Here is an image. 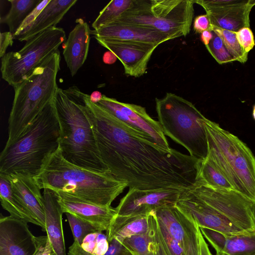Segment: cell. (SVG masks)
Masks as SVG:
<instances>
[{
    "instance_id": "6da1fadb",
    "label": "cell",
    "mask_w": 255,
    "mask_h": 255,
    "mask_svg": "<svg viewBox=\"0 0 255 255\" xmlns=\"http://www.w3.org/2000/svg\"><path fill=\"white\" fill-rule=\"evenodd\" d=\"M84 98L94 119L97 147L106 172L129 189H182L196 181L197 159L174 149L167 152L149 135Z\"/></svg>"
},
{
    "instance_id": "7a4b0ae2",
    "label": "cell",
    "mask_w": 255,
    "mask_h": 255,
    "mask_svg": "<svg viewBox=\"0 0 255 255\" xmlns=\"http://www.w3.org/2000/svg\"><path fill=\"white\" fill-rule=\"evenodd\" d=\"M253 203L234 190L215 189L195 182L181 190L175 206L199 228L237 235L255 233Z\"/></svg>"
},
{
    "instance_id": "3957f363",
    "label": "cell",
    "mask_w": 255,
    "mask_h": 255,
    "mask_svg": "<svg viewBox=\"0 0 255 255\" xmlns=\"http://www.w3.org/2000/svg\"><path fill=\"white\" fill-rule=\"evenodd\" d=\"M84 94L76 86L57 90L54 101L59 126V147L69 162L105 172L97 147L94 119Z\"/></svg>"
},
{
    "instance_id": "277c9868",
    "label": "cell",
    "mask_w": 255,
    "mask_h": 255,
    "mask_svg": "<svg viewBox=\"0 0 255 255\" xmlns=\"http://www.w3.org/2000/svg\"><path fill=\"white\" fill-rule=\"evenodd\" d=\"M35 182L48 189L102 206H111L128 187L108 172L85 169L67 160L60 147L46 160Z\"/></svg>"
},
{
    "instance_id": "5b68a950",
    "label": "cell",
    "mask_w": 255,
    "mask_h": 255,
    "mask_svg": "<svg viewBox=\"0 0 255 255\" xmlns=\"http://www.w3.org/2000/svg\"><path fill=\"white\" fill-rule=\"evenodd\" d=\"M59 136L53 99L14 142L4 146L0 154V174L35 181L47 159L59 147Z\"/></svg>"
},
{
    "instance_id": "8992f818",
    "label": "cell",
    "mask_w": 255,
    "mask_h": 255,
    "mask_svg": "<svg viewBox=\"0 0 255 255\" xmlns=\"http://www.w3.org/2000/svg\"><path fill=\"white\" fill-rule=\"evenodd\" d=\"M60 60V51L57 50L13 88L14 96L8 118V138L5 146L14 142L54 99L58 88L56 77Z\"/></svg>"
},
{
    "instance_id": "52a82bcc",
    "label": "cell",
    "mask_w": 255,
    "mask_h": 255,
    "mask_svg": "<svg viewBox=\"0 0 255 255\" xmlns=\"http://www.w3.org/2000/svg\"><path fill=\"white\" fill-rule=\"evenodd\" d=\"M207 156L219 167L237 193L255 203V156L237 136L205 118Z\"/></svg>"
},
{
    "instance_id": "ba28073f",
    "label": "cell",
    "mask_w": 255,
    "mask_h": 255,
    "mask_svg": "<svg viewBox=\"0 0 255 255\" xmlns=\"http://www.w3.org/2000/svg\"><path fill=\"white\" fill-rule=\"evenodd\" d=\"M158 122L165 135L184 147L197 159L208 153L205 118L191 102L174 93L155 99Z\"/></svg>"
},
{
    "instance_id": "9c48e42d",
    "label": "cell",
    "mask_w": 255,
    "mask_h": 255,
    "mask_svg": "<svg viewBox=\"0 0 255 255\" xmlns=\"http://www.w3.org/2000/svg\"><path fill=\"white\" fill-rule=\"evenodd\" d=\"M194 3V0H134L113 22L151 28L172 40L190 33Z\"/></svg>"
},
{
    "instance_id": "30bf717a",
    "label": "cell",
    "mask_w": 255,
    "mask_h": 255,
    "mask_svg": "<svg viewBox=\"0 0 255 255\" xmlns=\"http://www.w3.org/2000/svg\"><path fill=\"white\" fill-rule=\"evenodd\" d=\"M66 40L64 30L56 26L37 34L19 51L6 53L1 58L2 78L14 88Z\"/></svg>"
},
{
    "instance_id": "8fae6325",
    "label": "cell",
    "mask_w": 255,
    "mask_h": 255,
    "mask_svg": "<svg viewBox=\"0 0 255 255\" xmlns=\"http://www.w3.org/2000/svg\"><path fill=\"white\" fill-rule=\"evenodd\" d=\"M96 104L128 126L149 135L166 152L174 150L170 147L159 122L147 114L145 108L123 103L104 95Z\"/></svg>"
},
{
    "instance_id": "7c38bea8",
    "label": "cell",
    "mask_w": 255,
    "mask_h": 255,
    "mask_svg": "<svg viewBox=\"0 0 255 255\" xmlns=\"http://www.w3.org/2000/svg\"><path fill=\"white\" fill-rule=\"evenodd\" d=\"M206 11L210 25L237 32L250 27V12L255 0H194Z\"/></svg>"
},
{
    "instance_id": "4fadbf2b",
    "label": "cell",
    "mask_w": 255,
    "mask_h": 255,
    "mask_svg": "<svg viewBox=\"0 0 255 255\" xmlns=\"http://www.w3.org/2000/svg\"><path fill=\"white\" fill-rule=\"evenodd\" d=\"M155 213L158 222L179 243L187 255H200V229L190 216L175 205L160 208Z\"/></svg>"
},
{
    "instance_id": "5bb4252c",
    "label": "cell",
    "mask_w": 255,
    "mask_h": 255,
    "mask_svg": "<svg viewBox=\"0 0 255 255\" xmlns=\"http://www.w3.org/2000/svg\"><path fill=\"white\" fill-rule=\"evenodd\" d=\"M182 189H129L115 208L117 215L146 214L164 206L175 205Z\"/></svg>"
},
{
    "instance_id": "9a60e30c",
    "label": "cell",
    "mask_w": 255,
    "mask_h": 255,
    "mask_svg": "<svg viewBox=\"0 0 255 255\" xmlns=\"http://www.w3.org/2000/svg\"><path fill=\"white\" fill-rule=\"evenodd\" d=\"M38 237L29 229L27 223L11 216L0 219V255H33Z\"/></svg>"
},
{
    "instance_id": "2e32d148",
    "label": "cell",
    "mask_w": 255,
    "mask_h": 255,
    "mask_svg": "<svg viewBox=\"0 0 255 255\" xmlns=\"http://www.w3.org/2000/svg\"><path fill=\"white\" fill-rule=\"evenodd\" d=\"M113 53L123 65L125 74L139 77L146 73L147 65L157 45L96 39Z\"/></svg>"
},
{
    "instance_id": "e0dca14e",
    "label": "cell",
    "mask_w": 255,
    "mask_h": 255,
    "mask_svg": "<svg viewBox=\"0 0 255 255\" xmlns=\"http://www.w3.org/2000/svg\"><path fill=\"white\" fill-rule=\"evenodd\" d=\"M63 213H69L92 224L98 231H107L117 216L116 208L96 204L61 192H55Z\"/></svg>"
},
{
    "instance_id": "ac0fdd59",
    "label": "cell",
    "mask_w": 255,
    "mask_h": 255,
    "mask_svg": "<svg viewBox=\"0 0 255 255\" xmlns=\"http://www.w3.org/2000/svg\"><path fill=\"white\" fill-rule=\"evenodd\" d=\"M96 39L125 41L159 45L170 39L159 31L147 27L113 22L91 31Z\"/></svg>"
},
{
    "instance_id": "d6986e66",
    "label": "cell",
    "mask_w": 255,
    "mask_h": 255,
    "mask_svg": "<svg viewBox=\"0 0 255 255\" xmlns=\"http://www.w3.org/2000/svg\"><path fill=\"white\" fill-rule=\"evenodd\" d=\"M76 24L65 41L63 55L71 75L74 76L86 61L89 48L91 30L82 18Z\"/></svg>"
},
{
    "instance_id": "ffe728a7",
    "label": "cell",
    "mask_w": 255,
    "mask_h": 255,
    "mask_svg": "<svg viewBox=\"0 0 255 255\" xmlns=\"http://www.w3.org/2000/svg\"><path fill=\"white\" fill-rule=\"evenodd\" d=\"M4 175L9 181L14 194L45 232L43 197L35 181L32 178L15 174Z\"/></svg>"
},
{
    "instance_id": "44dd1931",
    "label": "cell",
    "mask_w": 255,
    "mask_h": 255,
    "mask_svg": "<svg viewBox=\"0 0 255 255\" xmlns=\"http://www.w3.org/2000/svg\"><path fill=\"white\" fill-rule=\"evenodd\" d=\"M203 236L216 251V255H255V233L226 235L200 228Z\"/></svg>"
},
{
    "instance_id": "7402d4cb",
    "label": "cell",
    "mask_w": 255,
    "mask_h": 255,
    "mask_svg": "<svg viewBox=\"0 0 255 255\" xmlns=\"http://www.w3.org/2000/svg\"><path fill=\"white\" fill-rule=\"evenodd\" d=\"M77 1V0H50L31 23L14 34L13 39L26 41L43 31L55 27Z\"/></svg>"
},
{
    "instance_id": "603a6c76",
    "label": "cell",
    "mask_w": 255,
    "mask_h": 255,
    "mask_svg": "<svg viewBox=\"0 0 255 255\" xmlns=\"http://www.w3.org/2000/svg\"><path fill=\"white\" fill-rule=\"evenodd\" d=\"M43 197L45 232L51 246V255H66L62 221L63 213L54 192L44 189Z\"/></svg>"
},
{
    "instance_id": "cb8c5ba5",
    "label": "cell",
    "mask_w": 255,
    "mask_h": 255,
    "mask_svg": "<svg viewBox=\"0 0 255 255\" xmlns=\"http://www.w3.org/2000/svg\"><path fill=\"white\" fill-rule=\"evenodd\" d=\"M154 211L137 215H117L106 231L109 242L115 239L121 243L127 238L149 232L152 227Z\"/></svg>"
},
{
    "instance_id": "d4e9b609",
    "label": "cell",
    "mask_w": 255,
    "mask_h": 255,
    "mask_svg": "<svg viewBox=\"0 0 255 255\" xmlns=\"http://www.w3.org/2000/svg\"><path fill=\"white\" fill-rule=\"evenodd\" d=\"M195 182L215 189L234 190L219 167L207 156L198 160Z\"/></svg>"
},
{
    "instance_id": "484cf974",
    "label": "cell",
    "mask_w": 255,
    "mask_h": 255,
    "mask_svg": "<svg viewBox=\"0 0 255 255\" xmlns=\"http://www.w3.org/2000/svg\"><path fill=\"white\" fill-rule=\"evenodd\" d=\"M155 211L152 219V227L147 233L125 239L122 243L124 250L131 255H162L156 239L154 228Z\"/></svg>"
},
{
    "instance_id": "4316f807",
    "label": "cell",
    "mask_w": 255,
    "mask_h": 255,
    "mask_svg": "<svg viewBox=\"0 0 255 255\" xmlns=\"http://www.w3.org/2000/svg\"><path fill=\"white\" fill-rule=\"evenodd\" d=\"M0 198L2 208L10 216L39 226L28 210L12 192L10 183L3 174H0Z\"/></svg>"
},
{
    "instance_id": "83f0119b",
    "label": "cell",
    "mask_w": 255,
    "mask_h": 255,
    "mask_svg": "<svg viewBox=\"0 0 255 255\" xmlns=\"http://www.w3.org/2000/svg\"><path fill=\"white\" fill-rule=\"evenodd\" d=\"M40 0H9L8 12L0 18V23H5L13 36L23 21L39 3Z\"/></svg>"
},
{
    "instance_id": "f1b7e54d",
    "label": "cell",
    "mask_w": 255,
    "mask_h": 255,
    "mask_svg": "<svg viewBox=\"0 0 255 255\" xmlns=\"http://www.w3.org/2000/svg\"><path fill=\"white\" fill-rule=\"evenodd\" d=\"M133 0H113L110 1L99 12L92 23L94 30L111 23L132 5Z\"/></svg>"
},
{
    "instance_id": "f546056e",
    "label": "cell",
    "mask_w": 255,
    "mask_h": 255,
    "mask_svg": "<svg viewBox=\"0 0 255 255\" xmlns=\"http://www.w3.org/2000/svg\"><path fill=\"white\" fill-rule=\"evenodd\" d=\"M213 31L222 40L230 53L238 61L244 63L248 60V53L245 52L237 39L235 32L210 25Z\"/></svg>"
},
{
    "instance_id": "4dcf8cb0",
    "label": "cell",
    "mask_w": 255,
    "mask_h": 255,
    "mask_svg": "<svg viewBox=\"0 0 255 255\" xmlns=\"http://www.w3.org/2000/svg\"><path fill=\"white\" fill-rule=\"evenodd\" d=\"M81 246L85 251L93 255H105L108 250L109 243L106 235L97 231L86 236Z\"/></svg>"
},
{
    "instance_id": "1f68e13d",
    "label": "cell",
    "mask_w": 255,
    "mask_h": 255,
    "mask_svg": "<svg viewBox=\"0 0 255 255\" xmlns=\"http://www.w3.org/2000/svg\"><path fill=\"white\" fill-rule=\"evenodd\" d=\"M65 214L73 235L74 242L80 245L88 234L99 231L92 224L76 216L69 213Z\"/></svg>"
},
{
    "instance_id": "d6a6232c",
    "label": "cell",
    "mask_w": 255,
    "mask_h": 255,
    "mask_svg": "<svg viewBox=\"0 0 255 255\" xmlns=\"http://www.w3.org/2000/svg\"><path fill=\"white\" fill-rule=\"evenodd\" d=\"M205 46L213 57L220 64L236 61L227 50L221 38L214 32L212 39Z\"/></svg>"
},
{
    "instance_id": "836d02e7",
    "label": "cell",
    "mask_w": 255,
    "mask_h": 255,
    "mask_svg": "<svg viewBox=\"0 0 255 255\" xmlns=\"http://www.w3.org/2000/svg\"><path fill=\"white\" fill-rule=\"evenodd\" d=\"M237 39L245 52L248 53L255 45L254 36L250 27L242 28L235 32Z\"/></svg>"
},
{
    "instance_id": "e575fe53",
    "label": "cell",
    "mask_w": 255,
    "mask_h": 255,
    "mask_svg": "<svg viewBox=\"0 0 255 255\" xmlns=\"http://www.w3.org/2000/svg\"><path fill=\"white\" fill-rule=\"evenodd\" d=\"M50 0H41L39 3L23 21L16 32H19L31 23L39 14L42 10L49 3Z\"/></svg>"
},
{
    "instance_id": "d590c367",
    "label": "cell",
    "mask_w": 255,
    "mask_h": 255,
    "mask_svg": "<svg viewBox=\"0 0 255 255\" xmlns=\"http://www.w3.org/2000/svg\"><path fill=\"white\" fill-rule=\"evenodd\" d=\"M210 22L208 15L202 14L195 17L193 22V29L195 32L202 33L203 31L210 30Z\"/></svg>"
},
{
    "instance_id": "8d00e7d4",
    "label": "cell",
    "mask_w": 255,
    "mask_h": 255,
    "mask_svg": "<svg viewBox=\"0 0 255 255\" xmlns=\"http://www.w3.org/2000/svg\"><path fill=\"white\" fill-rule=\"evenodd\" d=\"M13 36L9 32H1L0 35V57L1 58L6 54L8 46L13 44Z\"/></svg>"
},
{
    "instance_id": "74e56055",
    "label": "cell",
    "mask_w": 255,
    "mask_h": 255,
    "mask_svg": "<svg viewBox=\"0 0 255 255\" xmlns=\"http://www.w3.org/2000/svg\"><path fill=\"white\" fill-rule=\"evenodd\" d=\"M200 255H213L211 253L201 231L199 233Z\"/></svg>"
},
{
    "instance_id": "f35d334b",
    "label": "cell",
    "mask_w": 255,
    "mask_h": 255,
    "mask_svg": "<svg viewBox=\"0 0 255 255\" xmlns=\"http://www.w3.org/2000/svg\"><path fill=\"white\" fill-rule=\"evenodd\" d=\"M47 239V236L38 237L37 248L33 255H41L45 248Z\"/></svg>"
},
{
    "instance_id": "ab89813d",
    "label": "cell",
    "mask_w": 255,
    "mask_h": 255,
    "mask_svg": "<svg viewBox=\"0 0 255 255\" xmlns=\"http://www.w3.org/2000/svg\"><path fill=\"white\" fill-rule=\"evenodd\" d=\"M213 36V32L210 30L203 31L201 35V39L203 43L206 46L208 45Z\"/></svg>"
},
{
    "instance_id": "60d3db41",
    "label": "cell",
    "mask_w": 255,
    "mask_h": 255,
    "mask_svg": "<svg viewBox=\"0 0 255 255\" xmlns=\"http://www.w3.org/2000/svg\"><path fill=\"white\" fill-rule=\"evenodd\" d=\"M103 95L99 91H95L90 95V100L92 102L96 104L102 99Z\"/></svg>"
},
{
    "instance_id": "b9f144b4",
    "label": "cell",
    "mask_w": 255,
    "mask_h": 255,
    "mask_svg": "<svg viewBox=\"0 0 255 255\" xmlns=\"http://www.w3.org/2000/svg\"><path fill=\"white\" fill-rule=\"evenodd\" d=\"M51 246L50 243V242L47 239L45 248L43 250V253H42L41 255H51Z\"/></svg>"
},
{
    "instance_id": "7bdbcfd3",
    "label": "cell",
    "mask_w": 255,
    "mask_h": 255,
    "mask_svg": "<svg viewBox=\"0 0 255 255\" xmlns=\"http://www.w3.org/2000/svg\"><path fill=\"white\" fill-rule=\"evenodd\" d=\"M251 209H252L253 217V219H254V222L255 223V203L253 204V205L252 206Z\"/></svg>"
},
{
    "instance_id": "ee69618b",
    "label": "cell",
    "mask_w": 255,
    "mask_h": 255,
    "mask_svg": "<svg viewBox=\"0 0 255 255\" xmlns=\"http://www.w3.org/2000/svg\"><path fill=\"white\" fill-rule=\"evenodd\" d=\"M253 116L254 119L255 121V105L254 106V108H253Z\"/></svg>"
},
{
    "instance_id": "f6af8a7d",
    "label": "cell",
    "mask_w": 255,
    "mask_h": 255,
    "mask_svg": "<svg viewBox=\"0 0 255 255\" xmlns=\"http://www.w3.org/2000/svg\"><path fill=\"white\" fill-rule=\"evenodd\" d=\"M131 255L129 253H128L127 254H123V255Z\"/></svg>"
}]
</instances>
